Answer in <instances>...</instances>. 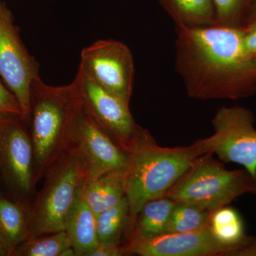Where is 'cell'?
<instances>
[{
  "label": "cell",
  "instance_id": "obj_17",
  "mask_svg": "<svg viewBox=\"0 0 256 256\" xmlns=\"http://www.w3.org/2000/svg\"><path fill=\"white\" fill-rule=\"evenodd\" d=\"M175 203L174 200L166 196L146 203L138 213L132 230L126 242L134 238H152L166 234Z\"/></svg>",
  "mask_w": 256,
  "mask_h": 256
},
{
  "label": "cell",
  "instance_id": "obj_8",
  "mask_svg": "<svg viewBox=\"0 0 256 256\" xmlns=\"http://www.w3.org/2000/svg\"><path fill=\"white\" fill-rule=\"evenodd\" d=\"M254 114L240 106L220 108L212 119L214 134L197 140L204 154L240 165L256 178V129Z\"/></svg>",
  "mask_w": 256,
  "mask_h": 256
},
{
  "label": "cell",
  "instance_id": "obj_2",
  "mask_svg": "<svg viewBox=\"0 0 256 256\" xmlns=\"http://www.w3.org/2000/svg\"><path fill=\"white\" fill-rule=\"evenodd\" d=\"M84 104L78 82L52 86L40 77L32 86L28 126L34 160L36 183L73 142Z\"/></svg>",
  "mask_w": 256,
  "mask_h": 256
},
{
  "label": "cell",
  "instance_id": "obj_15",
  "mask_svg": "<svg viewBox=\"0 0 256 256\" xmlns=\"http://www.w3.org/2000/svg\"><path fill=\"white\" fill-rule=\"evenodd\" d=\"M210 227L215 238L233 250L232 256H238L254 237L246 234L242 216L228 206L216 210L210 216Z\"/></svg>",
  "mask_w": 256,
  "mask_h": 256
},
{
  "label": "cell",
  "instance_id": "obj_27",
  "mask_svg": "<svg viewBox=\"0 0 256 256\" xmlns=\"http://www.w3.org/2000/svg\"><path fill=\"white\" fill-rule=\"evenodd\" d=\"M0 256H8V250L1 236H0Z\"/></svg>",
  "mask_w": 256,
  "mask_h": 256
},
{
  "label": "cell",
  "instance_id": "obj_5",
  "mask_svg": "<svg viewBox=\"0 0 256 256\" xmlns=\"http://www.w3.org/2000/svg\"><path fill=\"white\" fill-rule=\"evenodd\" d=\"M213 156H198L164 196L214 212L244 195L256 194V178L250 173L227 170Z\"/></svg>",
  "mask_w": 256,
  "mask_h": 256
},
{
  "label": "cell",
  "instance_id": "obj_23",
  "mask_svg": "<svg viewBox=\"0 0 256 256\" xmlns=\"http://www.w3.org/2000/svg\"><path fill=\"white\" fill-rule=\"evenodd\" d=\"M0 114H20L23 117L22 110L14 96L10 92L0 78Z\"/></svg>",
  "mask_w": 256,
  "mask_h": 256
},
{
  "label": "cell",
  "instance_id": "obj_16",
  "mask_svg": "<svg viewBox=\"0 0 256 256\" xmlns=\"http://www.w3.org/2000/svg\"><path fill=\"white\" fill-rule=\"evenodd\" d=\"M96 218L82 194L69 217L65 229L76 256H88L98 242Z\"/></svg>",
  "mask_w": 256,
  "mask_h": 256
},
{
  "label": "cell",
  "instance_id": "obj_13",
  "mask_svg": "<svg viewBox=\"0 0 256 256\" xmlns=\"http://www.w3.org/2000/svg\"><path fill=\"white\" fill-rule=\"evenodd\" d=\"M127 168L114 170L88 182L82 196L96 216L119 203L126 196Z\"/></svg>",
  "mask_w": 256,
  "mask_h": 256
},
{
  "label": "cell",
  "instance_id": "obj_29",
  "mask_svg": "<svg viewBox=\"0 0 256 256\" xmlns=\"http://www.w3.org/2000/svg\"><path fill=\"white\" fill-rule=\"evenodd\" d=\"M249 1H250V4H252V3L255 2H256V0H249Z\"/></svg>",
  "mask_w": 256,
  "mask_h": 256
},
{
  "label": "cell",
  "instance_id": "obj_1",
  "mask_svg": "<svg viewBox=\"0 0 256 256\" xmlns=\"http://www.w3.org/2000/svg\"><path fill=\"white\" fill-rule=\"evenodd\" d=\"M175 30V70L188 97L235 100L256 94V60L245 53L242 28Z\"/></svg>",
  "mask_w": 256,
  "mask_h": 256
},
{
  "label": "cell",
  "instance_id": "obj_19",
  "mask_svg": "<svg viewBox=\"0 0 256 256\" xmlns=\"http://www.w3.org/2000/svg\"><path fill=\"white\" fill-rule=\"evenodd\" d=\"M129 204L126 196L119 203L96 216V232L98 242L121 245L129 220Z\"/></svg>",
  "mask_w": 256,
  "mask_h": 256
},
{
  "label": "cell",
  "instance_id": "obj_12",
  "mask_svg": "<svg viewBox=\"0 0 256 256\" xmlns=\"http://www.w3.org/2000/svg\"><path fill=\"white\" fill-rule=\"evenodd\" d=\"M72 144L78 146L85 160L88 181L109 172L127 168L129 164L130 154L98 126L84 108L76 128Z\"/></svg>",
  "mask_w": 256,
  "mask_h": 256
},
{
  "label": "cell",
  "instance_id": "obj_11",
  "mask_svg": "<svg viewBox=\"0 0 256 256\" xmlns=\"http://www.w3.org/2000/svg\"><path fill=\"white\" fill-rule=\"evenodd\" d=\"M122 246L124 256H232L233 252L230 247L215 238L210 225L195 232L132 238Z\"/></svg>",
  "mask_w": 256,
  "mask_h": 256
},
{
  "label": "cell",
  "instance_id": "obj_14",
  "mask_svg": "<svg viewBox=\"0 0 256 256\" xmlns=\"http://www.w3.org/2000/svg\"><path fill=\"white\" fill-rule=\"evenodd\" d=\"M30 207L0 196V236L4 242L8 256L30 238Z\"/></svg>",
  "mask_w": 256,
  "mask_h": 256
},
{
  "label": "cell",
  "instance_id": "obj_21",
  "mask_svg": "<svg viewBox=\"0 0 256 256\" xmlns=\"http://www.w3.org/2000/svg\"><path fill=\"white\" fill-rule=\"evenodd\" d=\"M212 213L196 205L176 202L170 215L166 233L195 232L205 228L210 225Z\"/></svg>",
  "mask_w": 256,
  "mask_h": 256
},
{
  "label": "cell",
  "instance_id": "obj_25",
  "mask_svg": "<svg viewBox=\"0 0 256 256\" xmlns=\"http://www.w3.org/2000/svg\"><path fill=\"white\" fill-rule=\"evenodd\" d=\"M124 256L122 245L112 242H98L88 256Z\"/></svg>",
  "mask_w": 256,
  "mask_h": 256
},
{
  "label": "cell",
  "instance_id": "obj_6",
  "mask_svg": "<svg viewBox=\"0 0 256 256\" xmlns=\"http://www.w3.org/2000/svg\"><path fill=\"white\" fill-rule=\"evenodd\" d=\"M0 176L3 194L30 207L36 182L31 136L20 114H0Z\"/></svg>",
  "mask_w": 256,
  "mask_h": 256
},
{
  "label": "cell",
  "instance_id": "obj_10",
  "mask_svg": "<svg viewBox=\"0 0 256 256\" xmlns=\"http://www.w3.org/2000/svg\"><path fill=\"white\" fill-rule=\"evenodd\" d=\"M80 68L106 92L130 104L134 84V60L122 42L98 40L80 54Z\"/></svg>",
  "mask_w": 256,
  "mask_h": 256
},
{
  "label": "cell",
  "instance_id": "obj_3",
  "mask_svg": "<svg viewBox=\"0 0 256 256\" xmlns=\"http://www.w3.org/2000/svg\"><path fill=\"white\" fill-rule=\"evenodd\" d=\"M202 154L198 140L188 146L166 148L159 146L152 136L130 154L126 190L130 214L124 240L130 234L142 206L164 196Z\"/></svg>",
  "mask_w": 256,
  "mask_h": 256
},
{
  "label": "cell",
  "instance_id": "obj_4",
  "mask_svg": "<svg viewBox=\"0 0 256 256\" xmlns=\"http://www.w3.org/2000/svg\"><path fill=\"white\" fill-rule=\"evenodd\" d=\"M44 178L43 186L30 206V238L65 230L88 181L87 165L78 146L72 144Z\"/></svg>",
  "mask_w": 256,
  "mask_h": 256
},
{
  "label": "cell",
  "instance_id": "obj_20",
  "mask_svg": "<svg viewBox=\"0 0 256 256\" xmlns=\"http://www.w3.org/2000/svg\"><path fill=\"white\" fill-rule=\"evenodd\" d=\"M72 246L66 230L32 237L22 242L12 256H62Z\"/></svg>",
  "mask_w": 256,
  "mask_h": 256
},
{
  "label": "cell",
  "instance_id": "obj_9",
  "mask_svg": "<svg viewBox=\"0 0 256 256\" xmlns=\"http://www.w3.org/2000/svg\"><path fill=\"white\" fill-rule=\"evenodd\" d=\"M38 77L40 65L24 45L12 13L0 2V78L18 100L26 122L32 86Z\"/></svg>",
  "mask_w": 256,
  "mask_h": 256
},
{
  "label": "cell",
  "instance_id": "obj_18",
  "mask_svg": "<svg viewBox=\"0 0 256 256\" xmlns=\"http://www.w3.org/2000/svg\"><path fill=\"white\" fill-rule=\"evenodd\" d=\"M175 24V28L216 25L212 0H156Z\"/></svg>",
  "mask_w": 256,
  "mask_h": 256
},
{
  "label": "cell",
  "instance_id": "obj_24",
  "mask_svg": "<svg viewBox=\"0 0 256 256\" xmlns=\"http://www.w3.org/2000/svg\"><path fill=\"white\" fill-rule=\"evenodd\" d=\"M242 46L247 56L256 60V24L244 26Z\"/></svg>",
  "mask_w": 256,
  "mask_h": 256
},
{
  "label": "cell",
  "instance_id": "obj_7",
  "mask_svg": "<svg viewBox=\"0 0 256 256\" xmlns=\"http://www.w3.org/2000/svg\"><path fill=\"white\" fill-rule=\"evenodd\" d=\"M84 108L116 144L130 154L150 138L148 130L136 124L129 104L106 92L79 67L75 77Z\"/></svg>",
  "mask_w": 256,
  "mask_h": 256
},
{
  "label": "cell",
  "instance_id": "obj_28",
  "mask_svg": "<svg viewBox=\"0 0 256 256\" xmlns=\"http://www.w3.org/2000/svg\"><path fill=\"white\" fill-rule=\"evenodd\" d=\"M3 194L2 186L1 176H0V196Z\"/></svg>",
  "mask_w": 256,
  "mask_h": 256
},
{
  "label": "cell",
  "instance_id": "obj_22",
  "mask_svg": "<svg viewBox=\"0 0 256 256\" xmlns=\"http://www.w3.org/2000/svg\"><path fill=\"white\" fill-rule=\"evenodd\" d=\"M216 25L228 28H244L250 8L249 0H212Z\"/></svg>",
  "mask_w": 256,
  "mask_h": 256
},
{
  "label": "cell",
  "instance_id": "obj_26",
  "mask_svg": "<svg viewBox=\"0 0 256 256\" xmlns=\"http://www.w3.org/2000/svg\"><path fill=\"white\" fill-rule=\"evenodd\" d=\"M252 24H256V2L250 5L244 22V28Z\"/></svg>",
  "mask_w": 256,
  "mask_h": 256
}]
</instances>
